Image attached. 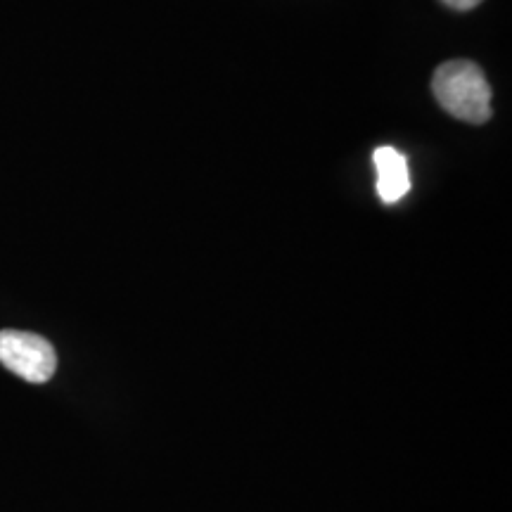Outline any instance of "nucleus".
Wrapping results in <instances>:
<instances>
[{
    "label": "nucleus",
    "mask_w": 512,
    "mask_h": 512,
    "mask_svg": "<svg viewBox=\"0 0 512 512\" xmlns=\"http://www.w3.org/2000/svg\"><path fill=\"white\" fill-rule=\"evenodd\" d=\"M377 169V195L384 204H396L411 190V171L408 159L396 147L382 145L373 152Z\"/></svg>",
    "instance_id": "obj_3"
},
{
    "label": "nucleus",
    "mask_w": 512,
    "mask_h": 512,
    "mask_svg": "<svg viewBox=\"0 0 512 512\" xmlns=\"http://www.w3.org/2000/svg\"><path fill=\"white\" fill-rule=\"evenodd\" d=\"M434 98L444 110L467 124L491 119V86L482 69L470 60L441 64L432 79Z\"/></svg>",
    "instance_id": "obj_1"
},
{
    "label": "nucleus",
    "mask_w": 512,
    "mask_h": 512,
    "mask_svg": "<svg viewBox=\"0 0 512 512\" xmlns=\"http://www.w3.org/2000/svg\"><path fill=\"white\" fill-rule=\"evenodd\" d=\"M441 3H446L448 8H453V10H460V12H465V10H472V8H477V5L482 3V0H441Z\"/></svg>",
    "instance_id": "obj_4"
},
{
    "label": "nucleus",
    "mask_w": 512,
    "mask_h": 512,
    "mask_svg": "<svg viewBox=\"0 0 512 512\" xmlns=\"http://www.w3.org/2000/svg\"><path fill=\"white\" fill-rule=\"evenodd\" d=\"M0 363L22 380L43 384L55 375L57 354L46 337L24 330H0Z\"/></svg>",
    "instance_id": "obj_2"
}]
</instances>
